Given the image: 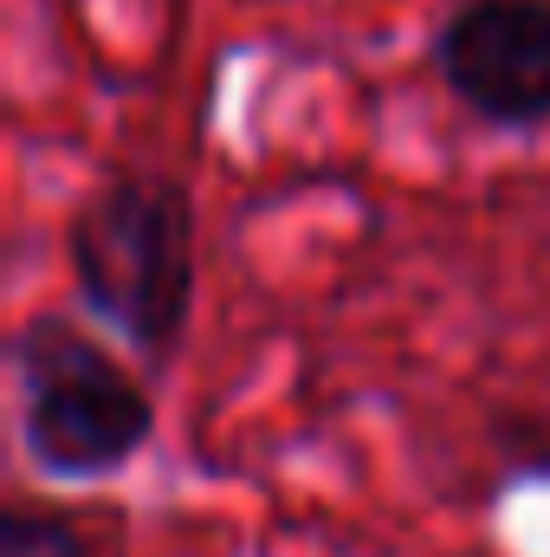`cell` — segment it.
Here are the masks:
<instances>
[{
	"mask_svg": "<svg viewBox=\"0 0 550 557\" xmlns=\"http://www.w3.org/2000/svg\"><path fill=\"white\" fill-rule=\"evenodd\" d=\"M65 267L85 311L142 363H168L195 318V201L175 175L111 169L65 214Z\"/></svg>",
	"mask_w": 550,
	"mask_h": 557,
	"instance_id": "cell-1",
	"label": "cell"
},
{
	"mask_svg": "<svg viewBox=\"0 0 550 557\" xmlns=\"http://www.w3.org/2000/svg\"><path fill=\"white\" fill-rule=\"evenodd\" d=\"M20 383V447L39 480H111L155 441V396L65 311H33L7 337Z\"/></svg>",
	"mask_w": 550,
	"mask_h": 557,
	"instance_id": "cell-2",
	"label": "cell"
},
{
	"mask_svg": "<svg viewBox=\"0 0 550 557\" xmlns=\"http://www.w3.org/2000/svg\"><path fill=\"white\" fill-rule=\"evenodd\" d=\"M434 72L492 131L550 124V0H453L434 33Z\"/></svg>",
	"mask_w": 550,
	"mask_h": 557,
	"instance_id": "cell-3",
	"label": "cell"
},
{
	"mask_svg": "<svg viewBox=\"0 0 550 557\" xmlns=\"http://www.w3.org/2000/svg\"><path fill=\"white\" fill-rule=\"evenodd\" d=\"M0 557H98V545L72 512L13 499L0 512Z\"/></svg>",
	"mask_w": 550,
	"mask_h": 557,
	"instance_id": "cell-4",
	"label": "cell"
},
{
	"mask_svg": "<svg viewBox=\"0 0 550 557\" xmlns=\"http://www.w3.org/2000/svg\"><path fill=\"white\" fill-rule=\"evenodd\" d=\"M538 441H545V428H499V447L512 454V473L518 480L550 473V447H538Z\"/></svg>",
	"mask_w": 550,
	"mask_h": 557,
	"instance_id": "cell-5",
	"label": "cell"
},
{
	"mask_svg": "<svg viewBox=\"0 0 550 557\" xmlns=\"http://www.w3.org/2000/svg\"><path fill=\"white\" fill-rule=\"evenodd\" d=\"M447 557H499V552H486V545H466V552H447Z\"/></svg>",
	"mask_w": 550,
	"mask_h": 557,
	"instance_id": "cell-6",
	"label": "cell"
}]
</instances>
